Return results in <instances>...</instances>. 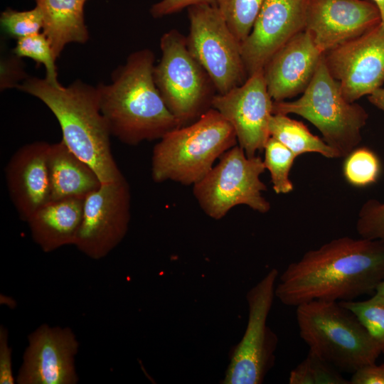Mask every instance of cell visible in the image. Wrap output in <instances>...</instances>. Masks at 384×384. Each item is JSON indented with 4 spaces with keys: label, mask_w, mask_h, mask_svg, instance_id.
Segmentation results:
<instances>
[{
    "label": "cell",
    "mask_w": 384,
    "mask_h": 384,
    "mask_svg": "<svg viewBox=\"0 0 384 384\" xmlns=\"http://www.w3.org/2000/svg\"><path fill=\"white\" fill-rule=\"evenodd\" d=\"M47 164L50 201L85 198L101 185L93 169L77 156L63 140L50 144Z\"/></svg>",
    "instance_id": "20"
},
{
    "label": "cell",
    "mask_w": 384,
    "mask_h": 384,
    "mask_svg": "<svg viewBox=\"0 0 384 384\" xmlns=\"http://www.w3.org/2000/svg\"><path fill=\"white\" fill-rule=\"evenodd\" d=\"M371 299L384 304V279L378 284Z\"/></svg>",
    "instance_id": "36"
},
{
    "label": "cell",
    "mask_w": 384,
    "mask_h": 384,
    "mask_svg": "<svg viewBox=\"0 0 384 384\" xmlns=\"http://www.w3.org/2000/svg\"><path fill=\"white\" fill-rule=\"evenodd\" d=\"M324 54L305 30L292 38L263 68L267 90L274 102L303 92Z\"/></svg>",
    "instance_id": "18"
},
{
    "label": "cell",
    "mask_w": 384,
    "mask_h": 384,
    "mask_svg": "<svg viewBox=\"0 0 384 384\" xmlns=\"http://www.w3.org/2000/svg\"><path fill=\"white\" fill-rule=\"evenodd\" d=\"M273 100L267 90L263 70L248 76L240 85L213 98L216 110L233 127L238 144L248 157L263 151L270 137Z\"/></svg>",
    "instance_id": "12"
},
{
    "label": "cell",
    "mask_w": 384,
    "mask_h": 384,
    "mask_svg": "<svg viewBox=\"0 0 384 384\" xmlns=\"http://www.w3.org/2000/svg\"><path fill=\"white\" fill-rule=\"evenodd\" d=\"M356 228L361 238L384 242V203L367 201L359 210Z\"/></svg>",
    "instance_id": "30"
},
{
    "label": "cell",
    "mask_w": 384,
    "mask_h": 384,
    "mask_svg": "<svg viewBox=\"0 0 384 384\" xmlns=\"http://www.w3.org/2000/svg\"><path fill=\"white\" fill-rule=\"evenodd\" d=\"M154 54L149 48L131 53L112 75L97 85L99 105L112 136L135 146L160 139L180 126L154 81Z\"/></svg>",
    "instance_id": "2"
},
{
    "label": "cell",
    "mask_w": 384,
    "mask_h": 384,
    "mask_svg": "<svg viewBox=\"0 0 384 384\" xmlns=\"http://www.w3.org/2000/svg\"><path fill=\"white\" fill-rule=\"evenodd\" d=\"M50 144L38 141L22 146L5 169L10 198L21 220L26 221L39 208L50 201L47 164Z\"/></svg>",
    "instance_id": "17"
},
{
    "label": "cell",
    "mask_w": 384,
    "mask_h": 384,
    "mask_svg": "<svg viewBox=\"0 0 384 384\" xmlns=\"http://www.w3.org/2000/svg\"><path fill=\"white\" fill-rule=\"evenodd\" d=\"M270 137L274 138L297 157L305 153H318L329 159L339 158L337 152L323 139L314 135L302 122L287 114H273L269 124Z\"/></svg>",
    "instance_id": "22"
},
{
    "label": "cell",
    "mask_w": 384,
    "mask_h": 384,
    "mask_svg": "<svg viewBox=\"0 0 384 384\" xmlns=\"http://www.w3.org/2000/svg\"><path fill=\"white\" fill-rule=\"evenodd\" d=\"M51 111L60 127L67 146L96 173L101 183L124 176L112 154L110 132L99 105L98 91L81 80L64 87L46 78L28 77L18 87Z\"/></svg>",
    "instance_id": "3"
},
{
    "label": "cell",
    "mask_w": 384,
    "mask_h": 384,
    "mask_svg": "<svg viewBox=\"0 0 384 384\" xmlns=\"http://www.w3.org/2000/svg\"><path fill=\"white\" fill-rule=\"evenodd\" d=\"M0 89L18 88L28 78L21 58L14 53L1 58Z\"/></svg>",
    "instance_id": "31"
},
{
    "label": "cell",
    "mask_w": 384,
    "mask_h": 384,
    "mask_svg": "<svg viewBox=\"0 0 384 384\" xmlns=\"http://www.w3.org/2000/svg\"><path fill=\"white\" fill-rule=\"evenodd\" d=\"M350 384H384V363L363 366L352 373Z\"/></svg>",
    "instance_id": "34"
},
{
    "label": "cell",
    "mask_w": 384,
    "mask_h": 384,
    "mask_svg": "<svg viewBox=\"0 0 384 384\" xmlns=\"http://www.w3.org/2000/svg\"><path fill=\"white\" fill-rule=\"evenodd\" d=\"M84 198L50 201L26 221L33 241L45 252L74 245L82 221Z\"/></svg>",
    "instance_id": "19"
},
{
    "label": "cell",
    "mask_w": 384,
    "mask_h": 384,
    "mask_svg": "<svg viewBox=\"0 0 384 384\" xmlns=\"http://www.w3.org/2000/svg\"><path fill=\"white\" fill-rule=\"evenodd\" d=\"M377 6L381 18V24L384 26V0H370Z\"/></svg>",
    "instance_id": "37"
},
{
    "label": "cell",
    "mask_w": 384,
    "mask_h": 384,
    "mask_svg": "<svg viewBox=\"0 0 384 384\" xmlns=\"http://www.w3.org/2000/svg\"><path fill=\"white\" fill-rule=\"evenodd\" d=\"M324 58L348 102L368 96L384 82V26L324 53Z\"/></svg>",
    "instance_id": "13"
},
{
    "label": "cell",
    "mask_w": 384,
    "mask_h": 384,
    "mask_svg": "<svg viewBox=\"0 0 384 384\" xmlns=\"http://www.w3.org/2000/svg\"><path fill=\"white\" fill-rule=\"evenodd\" d=\"M265 169L259 156L248 157L237 144L193 186V196L203 212L215 220L223 218L239 205L265 213L270 210V203L262 195L267 186L260 178Z\"/></svg>",
    "instance_id": "8"
},
{
    "label": "cell",
    "mask_w": 384,
    "mask_h": 384,
    "mask_svg": "<svg viewBox=\"0 0 384 384\" xmlns=\"http://www.w3.org/2000/svg\"><path fill=\"white\" fill-rule=\"evenodd\" d=\"M380 23V12L370 0H306L304 30L323 54Z\"/></svg>",
    "instance_id": "15"
},
{
    "label": "cell",
    "mask_w": 384,
    "mask_h": 384,
    "mask_svg": "<svg viewBox=\"0 0 384 384\" xmlns=\"http://www.w3.org/2000/svg\"><path fill=\"white\" fill-rule=\"evenodd\" d=\"M384 279V242L348 236L333 239L290 263L275 287L284 305L350 301L374 292Z\"/></svg>",
    "instance_id": "1"
},
{
    "label": "cell",
    "mask_w": 384,
    "mask_h": 384,
    "mask_svg": "<svg viewBox=\"0 0 384 384\" xmlns=\"http://www.w3.org/2000/svg\"><path fill=\"white\" fill-rule=\"evenodd\" d=\"M265 168L270 171L272 188L277 194L292 191L289 173L296 156L281 142L270 137L264 148Z\"/></svg>",
    "instance_id": "24"
},
{
    "label": "cell",
    "mask_w": 384,
    "mask_h": 384,
    "mask_svg": "<svg viewBox=\"0 0 384 384\" xmlns=\"http://www.w3.org/2000/svg\"><path fill=\"white\" fill-rule=\"evenodd\" d=\"M301 338L309 351L339 371L353 373L376 363L380 348L356 316L339 302L314 300L296 306Z\"/></svg>",
    "instance_id": "5"
},
{
    "label": "cell",
    "mask_w": 384,
    "mask_h": 384,
    "mask_svg": "<svg viewBox=\"0 0 384 384\" xmlns=\"http://www.w3.org/2000/svg\"><path fill=\"white\" fill-rule=\"evenodd\" d=\"M265 0H217L216 6L240 43L250 33Z\"/></svg>",
    "instance_id": "23"
},
{
    "label": "cell",
    "mask_w": 384,
    "mask_h": 384,
    "mask_svg": "<svg viewBox=\"0 0 384 384\" xmlns=\"http://www.w3.org/2000/svg\"><path fill=\"white\" fill-rule=\"evenodd\" d=\"M302 93L294 101L274 102L273 114H294L306 119L319 130L339 158H346L361 141V130L368 118L366 110L345 98L324 55Z\"/></svg>",
    "instance_id": "6"
},
{
    "label": "cell",
    "mask_w": 384,
    "mask_h": 384,
    "mask_svg": "<svg viewBox=\"0 0 384 384\" xmlns=\"http://www.w3.org/2000/svg\"><path fill=\"white\" fill-rule=\"evenodd\" d=\"M343 171L349 183L363 187L377 181L380 164L376 154L370 149L356 148L346 157Z\"/></svg>",
    "instance_id": "27"
},
{
    "label": "cell",
    "mask_w": 384,
    "mask_h": 384,
    "mask_svg": "<svg viewBox=\"0 0 384 384\" xmlns=\"http://www.w3.org/2000/svg\"><path fill=\"white\" fill-rule=\"evenodd\" d=\"M339 303L356 316L384 353V304L371 298Z\"/></svg>",
    "instance_id": "28"
},
{
    "label": "cell",
    "mask_w": 384,
    "mask_h": 384,
    "mask_svg": "<svg viewBox=\"0 0 384 384\" xmlns=\"http://www.w3.org/2000/svg\"><path fill=\"white\" fill-rule=\"evenodd\" d=\"M11 363V348L9 343V331L4 326H0V383L14 384Z\"/></svg>",
    "instance_id": "32"
},
{
    "label": "cell",
    "mask_w": 384,
    "mask_h": 384,
    "mask_svg": "<svg viewBox=\"0 0 384 384\" xmlns=\"http://www.w3.org/2000/svg\"><path fill=\"white\" fill-rule=\"evenodd\" d=\"M160 49L161 56L154 68L155 84L180 126L189 124L211 108L215 88L178 31L164 33Z\"/></svg>",
    "instance_id": "7"
},
{
    "label": "cell",
    "mask_w": 384,
    "mask_h": 384,
    "mask_svg": "<svg viewBox=\"0 0 384 384\" xmlns=\"http://www.w3.org/2000/svg\"><path fill=\"white\" fill-rule=\"evenodd\" d=\"M79 342L69 327L41 324L28 336L18 384H76Z\"/></svg>",
    "instance_id": "14"
},
{
    "label": "cell",
    "mask_w": 384,
    "mask_h": 384,
    "mask_svg": "<svg viewBox=\"0 0 384 384\" xmlns=\"http://www.w3.org/2000/svg\"><path fill=\"white\" fill-rule=\"evenodd\" d=\"M368 101L384 112V87H379L368 96Z\"/></svg>",
    "instance_id": "35"
},
{
    "label": "cell",
    "mask_w": 384,
    "mask_h": 384,
    "mask_svg": "<svg viewBox=\"0 0 384 384\" xmlns=\"http://www.w3.org/2000/svg\"><path fill=\"white\" fill-rule=\"evenodd\" d=\"M131 196L124 177L100 186L84 198L80 227L74 245L93 260L111 252L125 237Z\"/></svg>",
    "instance_id": "11"
},
{
    "label": "cell",
    "mask_w": 384,
    "mask_h": 384,
    "mask_svg": "<svg viewBox=\"0 0 384 384\" xmlns=\"http://www.w3.org/2000/svg\"><path fill=\"white\" fill-rule=\"evenodd\" d=\"M278 271L272 269L246 296L248 321L225 373V384H260L274 361L277 335L267 319L275 296Z\"/></svg>",
    "instance_id": "10"
},
{
    "label": "cell",
    "mask_w": 384,
    "mask_h": 384,
    "mask_svg": "<svg viewBox=\"0 0 384 384\" xmlns=\"http://www.w3.org/2000/svg\"><path fill=\"white\" fill-rule=\"evenodd\" d=\"M238 144L232 125L210 108L193 122L174 129L155 144L151 178L193 186L213 167L215 161Z\"/></svg>",
    "instance_id": "4"
},
{
    "label": "cell",
    "mask_w": 384,
    "mask_h": 384,
    "mask_svg": "<svg viewBox=\"0 0 384 384\" xmlns=\"http://www.w3.org/2000/svg\"><path fill=\"white\" fill-rule=\"evenodd\" d=\"M1 26L4 33L16 40L40 33L43 29V18L36 6L26 11L7 8L0 16Z\"/></svg>",
    "instance_id": "29"
},
{
    "label": "cell",
    "mask_w": 384,
    "mask_h": 384,
    "mask_svg": "<svg viewBox=\"0 0 384 384\" xmlns=\"http://www.w3.org/2000/svg\"><path fill=\"white\" fill-rule=\"evenodd\" d=\"M217 0H161L154 4L150 14L154 18H161L178 12L192 6L215 4Z\"/></svg>",
    "instance_id": "33"
},
{
    "label": "cell",
    "mask_w": 384,
    "mask_h": 384,
    "mask_svg": "<svg viewBox=\"0 0 384 384\" xmlns=\"http://www.w3.org/2000/svg\"><path fill=\"white\" fill-rule=\"evenodd\" d=\"M12 53L20 58H31L37 65H43L46 80L54 85L60 84L58 80L57 59L49 40L43 32L18 39Z\"/></svg>",
    "instance_id": "26"
},
{
    "label": "cell",
    "mask_w": 384,
    "mask_h": 384,
    "mask_svg": "<svg viewBox=\"0 0 384 384\" xmlns=\"http://www.w3.org/2000/svg\"><path fill=\"white\" fill-rule=\"evenodd\" d=\"M186 43L192 55L206 70L218 94L240 85L248 75L241 43L230 31L215 4L188 8Z\"/></svg>",
    "instance_id": "9"
},
{
    "label": "cell",
    "mask_w": 384,
    "mask_h": 384,
    "mask_svg": "<svg viewBox=\"0 0 384 384\" xmlns=\"http://www.w3.org/2000/svg\"><path fill=\"white\" fill-rule=\"evenodd\" d=\"M306 4V0H265L250 33L241 43L248 76L263 70L277 51L304 30Z\"/></svg>",
    "instance_id": "16"
},
{
    "label": "cell",
    "mask_w": 384,
    "mask_h": 384,
    "mask_svg": "<svg viewBox=\"0 0 384 384\" xmlns=\"http://www.w3.org/2000/svg\"><path fill=\"white\" fill-rule=\"evenodd\" d=\"M87 0H35L43 18V33L58 59L70 43H85L90 38L85 22Z\"/></svg>",
    "instance_id": "21"
},
{
    "label": "cell",
    "mask_w": 384,
    "mask_h": 384,
    "mask_svg": "<svg viewBox=\"0 0 384 384\" xmlns=\"http://www.w3.org/2000/svg\"><path fill=\"white\" fill-rule=\"evenodd\" d=\"M331 363L309 351L289 376L290 384H350Z\"/></svg>",
    "instance_id": "25"
}]
</instances>
